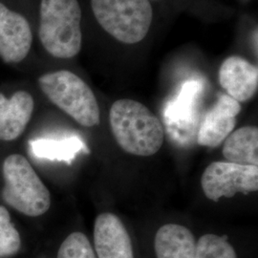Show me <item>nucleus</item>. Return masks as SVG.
Here are the masks:
<instances>
[{"mask_svg":"<svg viewBox=\"0 0 258 258\" xmlns=\"http://www.w3.org/2000/svg\"><path fill=\"white\" fill-rule=\"evenodd\" d=\"M40 90L78 123L93 127L100 123L101 112L98 101L89 85L68 70L49 72L38 78Z\"/></svg>","mask_w":258,"mask_h":258,"instance_id":"obj_4","label":"nucleus"},{"mask_svg":"<svg viewBox=\"0 0 258 258\" xmlns=\"http://www.w3.org/2000/svg\"><path fill=\"white\" fill-rule=\"evenodd\" d=\"M34 108V98L25 90H19L9 98L0 93V141L19 138L32 119Z\"/></svg>","mask_w":258,"mask_h":258,"instance_id":"obj_11","label":"nucleus"},{"mask_svg":"<svg viewBox=\"0 0 258 258\" xmlns=\"http://www.w3.org/2000/svg\"><path fill=\"white\" fill-rule=\"evenodd\" d=\"M35 156L52 161L70 163L75 156L85 149L83 141L78 137L59 139H37L30 143Z\"/></svg>","mask_w":258,"mask_h":258,"instance_id":"obj_14","label":"nucleus"},{"mask_svg":"<svg viewBox=\"0 0 258 258\" xmlns=\"http://www.w3.org/2000/svg\"><path fill=\"white\" fill-rule=\"evenodd\" d=\"M195 258H237V254L224 237L205 234L196 244Z\"/></svg>","mask_w":258,"mask_h":258,"instance_id":"obj_16","label":"nucleus"},{"mask_svg":"<svg viewBox=\"0 0 258 258\" xmlns=\"http://www.w3.org/2000/svg\"><path fill=\"white\" fill-rule=\"evenodd\" d=\"M91 8L103 30L125 44L147 37L153 19L149 0H91Z\"/></svg>","mask_w":258,"mask_h":258,"instance_id":"obj_5","label":"nucleus"},{"mask_svg":"<svg viewBox=\"0 0 258 258\" xmlns=\"http://www.w3.org/2000/svg\"><path fill=\"white\" fill-rule=\"evenodd\" d=\"M154 249L157 258H195L196 242L187 228L166 224L157 231Z\"/></svg>","mask_w":258,"mask_h":258,"instance_id":"obj_12","label":"nucleus"},{"mask_svg":"<svg viewBox=\"0 0 258 258\" xmlns=\"http://www.w3.org/2000/svg\"><path fill=\"white\" fill-rule=\"evenodd\" d=\"M94 245L99 258H134L128 232L120 218L110 212L96 218Z\"/></svg>","mask_w":258,"mask_h":258,"instance_id":"obj_9","label":"nucleus"},{"mask_svg":"<svg viewBox=\"0 0 258 258\" xmlns=\"http://www.w3.org/2000/svg\"><path fill=\"white\" fill-rule=\"evenodd\" d=\"M3 201L14 210L30 217L46 213L51 206V194L27 159L12 154L3 162Z\"/></svg>","mask_w":258,"mask_h":258,"instance_id":"obj_3","label":"nucleus"},{"mask_svg":"<svg viewBox=\"0 0 258 258\" xmlns=\"http://www.w3.org/2000/svg\"><path fill=\"white\" fill-rule=\"evenodd\" d=\"M109 122L116 142L129 154L152 156L164 144L161 120L137 101L121 99L114 102L109 111Z\"/></svg>","mask_w":258,"mask_h":258,"instance_id":"obj_1","label":"nucleus"},{"mask_svg":"<svg viewBox=\"0 0 258 258\" xmlns=\"http://www.w3.org/2000/svg\"><path fill=\"white\" fill-rule=\"evenodd\" d=\"M82 9L78 0H40L38 38L47 53L70 59L83 45Z\"/></svg>","mask_w":258,"mask_h":258,"instance_id":"obj_2","label":"nucleus"},{"mask_svg":"<svg viewBox=\"0 0 258 258\" xmlns=\"http://www.w3.org/2000/svg\"><path fill=\"white\" fill-rule=\"evenodd\" d=\"M223 155L242 166H258V128L248 125L237 129L224 141Z\"/></svg>","mask_w":258,"mask_h":258,"instance_id":"obj_13","label":"nucleus"},{"mask_svg":"<svg viewBox=\"0 0 258 258\" xmlns=\"http://www.w3.org/2000/svg\"><path fill=\"white\" fill-rule=\"evenodd\" d=\"M241 112L239 102L229 95H221L206 114L198 130L197 143L207 148H217L235 127Z\"/></svg>","mask_w":258,"mask_h":258,"instance_id":"obj_8","label":"nucleus"},{"mask_svg":"<svg viewBox=\"0 0 258 258\" xmlns=\"http://www.w3.org/2000/svg\"><path fill=\"white\" fill-rule=\"evenodd\" d=\"M57 258H97L91 243L85 234L72 232L60 245Z\"/></svg>","mask_w":258,"mask_h":258,"instance_id":"obj_18","label":"nucleus"},{"mask_svg":"<svg viewBox=\"0 0 258 258\" xmlns=\"http://www.w3.org/2000/svg\"><path fill=\"white\" fill-rule=\"evenodd\" d=\"M20 246V234L11 221L9 212L0 206V258L16 254Z\"/></svg>","mask_w":258,"mask_h":258,"instance_id":"obj_17","label":"nucleus"},{"mask_svg":"<svg viewBox=\"0 0 258 258\" xmlns=\"http://www.w3.org/2000/svg\"><path fill=\"white\" fill-rule=\"evenodd\" d=\"M33 41V30L27 18L0 0V59L6 64L24 61Z\"/></svg>","mask_w":258,"mask_h":258,"instance_id":"obj_7","label":"nucleus"},{"mask_svg":"<svg viewBox=\"0 0 258 258\" xmlns=\"http://www.w3.org/2000/svg\"><path fill=\"white\" fill-rule=\"evenodd\" d=\"M219 83L232 99L248 102L257 91V66L239 55L229 56L219 68Z\"/></svg>","mask_w":258,"mask_h":258,"instance_id":"obj_10","label":"nucleus"},{"mask_svg":"<svg viewBox=\"0 0 258 258\" xmlns=\"http://www.w3.org/2000/svg\"><path fill=\"white\" fill-rule=\"evenodd\" d=\"M201 186L206 197L214 202L221 197L257 191L258 166L213 162L204 171Z\"/></svg>","mask_w":258,"mask_h":258,"instance_id":"obj_6","label":"nucleus"},{"mask_svg":"<svg viewBox=\"0 0 258 258\" xmlns=\"http://www.w3.org/2000/svg\"><path fill=\"white\" fill-rule=\"evenodd\" d=\"M200 89V84L195 82L184 84L178 97L166 106L165 119L167 126L185 128V125L191 124L194 121V102Z\"/></svg>","mask_w":258,"mask_h":258,"instance_id":"obj_15","label":"nucleus"}]
</instances>
